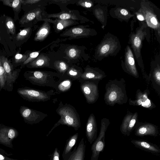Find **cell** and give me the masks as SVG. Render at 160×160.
<instances>
[{
    "label": "cell",
    "instance_id": "26",
    "mask_svg": "<svg viewBox=\"0 0 160 160\" xmlns=\"http://www.w3.org/2000/svg\"><path fill=\"white\" fill-rule=\"evenodd\" d=\"M60 151L56 147L50 156V160H60Z\"/></svg>",
    "mask_w": 160,
    "mask_h": 160
},
{
    "label": "cell",
    "instance_id": "41",
    "mask_svg": "<svg viewBox=\"0 0 160 160\" xmlns=\"http://www.w3.org/2000/svg\"><path fill=\"white\" fill-rule=\"evenodd\" d=\"M1 62V56L0 55V64Z\"/></svg>",
    "mask_w": 160,
    "mask_h": 160
},
{
    "label": "cell",
    "instance_id": "3",
    "mask_svg": "<svg viewBox=\"0 0 160 160\" xmlns=\"http://www.w3.org/2000/svg\"><path fill=\"white\" fill-rule=\"evenodd\" d=\"M17 92L24 99L31 102L47 101L56 94L52 89L46 92L28 87L18 88Z\"/></svg>",
    "mask_w": 160,
    "mask_h": 160
},
{
    "label": "cell",
    "instance_id": "7",
    "mask_svg": "<svg viewBox=\"0 0 160 160\" xmlns=\"http://www.w3.org/2000/svg\"><path fill=\"white\" fill-rule=\"evenodd\" d=\"M107 126L102 124L98 138L93 142L91 146L92 154L90 160H98L100 152L105 146V132Z\"/></svg>",
    "mask_w": 160,
    "mask_h": 160
},
{
    "label": "cell",
    "instance_id": "30",
    "mask_svg": "<svg viewBox=\"0 0 160 160\" xmlns=\"http://www.w3.org/2000/svg\"><path fill=\"white\" fill-rule=\"evenodd\" d=\"M117 95L115 91L111 92L108 97L109 100L111 102L114 101L117 98Z\"/></svg>",
    "mask_w": 160,
    "mask_h": 160
},
{
    "label": "cell",
    "instance_id": "18",
    "mask_svg": "<svg viewBox=\"0 0 160 160\" xmlns=\"http://www.w3.org/2000/svg\"><path fill=\"white\" fill-rule=\"evenodd\" d=\"M7 76L2 66V61L0 64V89L3 88L6 85Z\"/></svg>",
    "mask_w": 160,
    "mask_h": 160
},
{
    "label": "cell",
    "instance_id": "25",
    "mask_svg": "<svg viewBox=\"0 0 160 160\" xmlns=\"http://www.w3.org/2000/svg\"><path fill=\"white\" fill-rule=\"evenodd\" d=\"M48 30L45 28H43L40 30L37 34L36 38L40 39L45 37L48 33Z\"/></svg>",
    "mask_w": 160,
    "mask_h": 160
},
{
    "label": "cell",
    "instance_id": "21",
    "mask_svg": "<svg viewBox=\"0 0 160 160\" xmlns=\"http://www.w3.org/2000/svg\"><path fill=\"white\" fill-rule=\"evenodd\" d=\"M30 30V28H25L21 30L16 36V40L19 41L24 39L29 33Z\"/></svg>",
    "mask_w": 160,
    "mask_h": 160
},
{
    "label": "cell",
    "instance_id": "17",
    "mask_svg": "<svg viewBox=\"0 0 160 160\" xmlns=\"http://www.w3.org/2000/svg\"><path fill=\"white\" fill-rule=\"evenodd\" d=\"M5 24L8 32L14 35L15 32V25L13 19L10 17H7Z\"/></svg>",
    "mask_w": 160,
    "mask_h": 160
},
{
    "label": "cell",
    "instance_id": "5",
    "mask_svg": "<svg viewBox=\"0 0 160 160\" xmlns=\"http://www.w3.org/2000/svg\"><path fill=\"white\" fill-rule=\"evenodd\" d=\"M79 81L80 83V88L84 95L86 102L89 104L95 101L97 96L96 85L94 80H84L82 78Z\"/></svg>",
    "mask_w": 160,
    "mask_h": 160
},
{
    "label": "cell",
    "instance_id": "33",
    "mask_svg": "<svg viewBox=\"0 0 160 160\" xmlns=\"http://www.w3.org/2000/svg\"><path fill=\"white\" fill-rule=\"evenodd\" d=\"M72 32L74 34H80L82 32L83 30L80 28H75L72 29Z\"/></svg>",
    "mask_w": 160,
    "mask_h": 160
},
{
    "label": "cell",
    "instance_id": "19",
    "mask_svg": "<svg viewBox=\"0 0 160 160\" xmlns=\"http://www.w3.org/2000/svg\"><path fill=\"white\" fill-rule=\"evenodd\" d=\"M142 35L137 33L134 37L132 41V45L134 49L139 50L141 45Z\"/></svg>",
    "mask_w": 160,
    "mask_h": 160
},
{
    "label": "cell",
    "instance_id": "39",
    "mask_svg": "<svg viewBox=\"0 0 160 160\" xmlns=\"http://www.w3.org/2000/svg\"><path fill=\"white\" fill-rule=\"evenodd\" d=\"M137 18L140 21H143L144 20V18L143 16L139 14L137 15Z\"/></svg>",
    "mask_w": 160,
    "mask_h": 160
},
{
    "label": "cell",
    "instance_id": "24",
    "mask_svg": "<svg viewBox=\"0 0 160 160\" xmlns=\"http://www.w3.org/2000/svg\"><path fill=\"white\" fill-rule=\"evenodd\" d=\"M112 46L110 43H106L103 44L101 48L100 52L102 54H105L110 51L111 49Z\"/></svg>",
    "mask_w": 160,
    "mask_h": 160
},
{
    "label": "cell",
    "instance_id": "20",
    "mask_svg": "<svg viewBox=\"0 0 160 160\" xmlns=\"http://www.w3.org/2000/svg\"><path fill=\"white\" fill-rule=\"evenodd\" d=\"M36 17V14L34 12L27 13L24 15L20 20L19 22L20 24H23L25 23L33 20Z\"/></svg>",
    "mask_w": 160,
    "mask_h": 160
},
{
    "label": "cell",
    "instance_id": "35",
    "mask_svg": "<svg viewBox=\"0 0 160 160\" xmlns=\"http://www.w3.org/2000/svg\"><path fill=\"white\" fill-rule=\"evenodd\" d=\"M13 1L11 0H4L1 1L3 2V4L4 5L12 8Z\"/></svg>",
    "mask_w": 160,
    "mask_h": 160
},
{
    "label": "cell",
    "instance_id": "11",
    "mask_svg": "<svg viewBox=\"0 0 160 160\" xmlns=\"http://www.w3.org/2000/svg\"><path fill=\"white\" fill-rule=\"evenodd\" d=\"M131 142L136 147L147 152L154 153L160 152V149L157 146L146 141L134 140H132Z\"/></svg>",
    "mask_w": 160,
    "mask_h": 160
},
{
    "label": "cell",
    "instance_id": "40",
    "mask_svg": "<svg viewBox=\"0 0 160 160\" xmlns=\"http://www.w3.org/2000/svg\"><path fill=\"white\" fill-rule=\"evenodd\" d=\"M85 5L87 8H90L91 6V4L89 2H85Z\"/></svg>",
    "mask_w": 160,
    "mask_h": 160
},
{
    "label": "cell",
    "instance_id": "34",
    "mask_svg": "<svg viewBox=\"0 0 160 160\" xmlns=\"http://www.w3.org/2000/svg\"><path fill=\"white\" fill-rule=\"evenodd\" d=\"M68 53L71 57L74 58L76 56L77 52L75 49L71 48L69 50Z\"/></svg>",
    "mask_w": 160,
    "mask_h": 160
},
{
    "label": "cell",
    "instance_id": "23",
    "mask_svg": "<svg viewBox=\"0 0 160 160\" xmlns=\"http://www.w3.org/2000/svg\"><path fill=\"white\" fill-rule=\"evenodd\" d=\"M12 154H8L4 150L0 148V160H20L16 159H14L10 158L8 157L12 155Z\"/></svg>",
    "mask_w": 160,
    "mask_h": 160
},
{
    "label": "cell",
    "instance_id": "42",
    "mask_svg": "<svg viewBox=\"0 0 160 160\" xmlns=\"http://www.w3.org/2000/svg\"><path fill=\"white\" fill-rule=\"evenodd\" d=\"M111 160H113V159H111Z\"/></svg>",
    "mask_w": 160,
    "mask_h": 160
},
{
    "label": "cell",
    "instance_id": "13",
    "mask_svg": "<svg viewBox=\"0 0 160 160\" xmlns=\"http://www.w3.org/2000/svg\"><path fill=\"white\" fill-rule=\"evenodd\" d=\"M136 135L139 136L150 135L155 136L158 135L156 128L151 125H145L139 128L136 130Z\"/></svg>",
    "mask_w": 160,
    "mask_h": 160
},
{
    "label": "cell",
    "instance_id": "14",
    "mask_svg": "<svg viewBox=\"0 0 160 160\" xmlns=\"http://www.w3.org/2000/svg\"><path fill=\"white\" fill-rule=\"evenodd\" d=\"M78 137V133H76L67 140L62 155L63 159L72 151L77 142Z\"/></svg>",
    "mask_w": 160,
    "mask_h": 160
},
{
    "label": "cell",
    "instance_id": "6",
    "mask_svg": "<svg viewBox=\"0 0 160 160\" xmlns=\"http://www.w3.org/2000/svg\"><path fill=\"white\" fill-rule=\"evenodd\" d=\"M15 128L4 125H0V144L12 149L13 148L12 141L18 136Z\"/></svg>",
    "mask_w": 160,
    "mask_h": 160
},
{
    "label": "cell",
    "instance_id": "1",
    "mask_svg": "<svg viewBox=\"0 0 160 160\" xmlns=\"http://www.w3.org/2000/svg\"><path fill=\"white\" fill-rule=\"evenodd\" d=\"M56 111L60 118L47 134V137L56 128L60 125L72 127L76 131L80 128L81 126L80 116L76 109L72 105L67 103L64 104L62 101H60Z\"/></svg>",
    "mask_w": 160,
    "mask_h": 160
},
{
    "label": "cell",
    "instance_id": "38",
    "mask_svg": "<svg viewBox=\"0 0 160 160\" xmlns=\"http://www.w3.org/2000/svg\"><path fill=\"white\" fill-rule=\"evenodd\" d=\"M155 77L158 80V81L159 82L160 81V72L158 71L155 73Z\"/></svg>",
    "mask_w": 160,
    "mask_h": 160
},
{
    "label": "cell",
    "instance_id": "16",
    "mask_svg": "<svg viewBox=\"0 0 160 160\" xmlns=\"http://www.w3.org/2000/svg\"><path fill=\"white\" fill-rule=\"evenodd\" d=\"M82 72L74 68H71L68 70L65 75L72 78L73 81L75 80H79L81 79L82 74Z\"/></svg>",
    "mask_w": 160,
    "mask_h": 160
},
{
    "label": "cell",
    "instance_id": "9",
    "mask_svg": "<svg viewBox=\"0 0 160 160\" xmlns=\"http://www.w3.org/2000/svg\"><path fill=\"white\" fill-rule=\"evenodd\" d=\"M86 147L83 138L78 146H76L72 151L63 158V160H85Z\"/></svg>",
    "mask_w": 160,
    "mask_h": 160
},
{
    "label": "cell",
    "instance_id": "2",
    "mask_svg": "<svg viewBox=\"0 0 160 160\" xmlns=\"http://www.w3.org/2000/svg\"><path fill=\"white\" fill-rule=\"evenodd\" d=\"M63 76L58 73L39 71H27L24 74L25 79L33 85L54 89L62 79Z\"/></svg>",
    "mask_w": 160,
    "mask_h": 160
},
{
    "label": "cell",
    "instance_id": "12",
    "mask_svg": "<svg viewBox=\"0 0 160 160\" xmlns=\"http://www.w3.org/2000/svg\"><path fill=\"white\" fill-rule=\"evenodd\" d=\"M73 81L72 78L66 75H63L62 79L55 89L56 94H59L68 91L71 88Z\"/></svg>",
    "mask_w": 160,
    "mask_h": 160
},
{
    "label": "cell",
    "instance_id": "32",
    "mask_svg": "<svg viewBox=\"0 0 160 160\" xmlns=\"http://www.w3.org/2000/svg\"><path fill=\"white\" fill-rule=\"evenodd\" d=\"M71 17L70 15L67 13H64L61 14L59 18L62 20H64L69 19Z\"/></svg>",
    "mask_w": 160,
    "mask_h": 160
},
{
    "label": "cell",
    "instance_id": "15",
    "mask_svg": "<svg viewBox=\"0 0 160 160\" xmlns=\"http://www.w3.org/2000/svg\"><path fill=\"white\" fill-rule=\"evenodd\" d=\"M125 62L126 65L130 70L133 71H136L135 61L132 52L128 46L125 55Z\"/></svg>",
    "mask_w": 160,
    "mask_h": 160
},
{
    "label": "cell",
    "instance_id": "28",
    "mask_svg": "<svg viewBox=\"0 0 160 160\" xmlns=\"http://www.w3.org/2000/svg\"><path fill=\"white\" fill-rule=\"evenodd\" d=\"M21 0H13L12 8L15 11H18L21 8Z\"/></svg>",
    "mask_w": 160,
    "mask_h": 160
},
{
    "label": "cell",
    "instance_id": "22",
    "mask_svg": "<svg viewBox=\"0 0 160 160\" xmlns=\"http://www.w3.org/2000/svg\"><path fill=\"white\" fill-rule=\"evenodd\" d=\"M28 55L17 53L14 57V62L16 64L23 62L28 58Z\"/></svg>",
    "mask_w": 160,
    "mask_h": 160
},
{
    "label": "cell",
    "instance_id": "4",
    "mask_svg": "<svg viewBox=\"0 0 160 160\" xmlns=\"http://www.w3.org/2000/svg\"><path fill=\"white\" fill-rule=\"evenodd\" d=\"M19 112L24 122L31 125L39 123L48 116L47 114L24 106L20 107Z\"/></svg>",
    "mask_w": 160,
    "mask_h": 160
},
{
    "label": "cell",
    "instance_id": "31",
    "mask_svg": "<svg viewBox=\"0 0 160 160\" xmlns=\"http://www.w3.org/2000/svg\"><path fill=\"white\" fill-rule=\"evenodd\" d=\"M40 1L38 0H21L22 3L24 4H32L37 3Z\"/></svg>",
    "mask_w": 160,
    "mask_h": 160
},
{
    "label": "cell",
    "instance_id": "29",
    "mask_svg": "<svg viewBox=\"0 0 160 160\" xmlns=\"http://www.w3.org/2000/svg\"><path fill=\"white\" fill-rule=\"evenodd\" d=\"M147 17L149 18L148 19H147L148 22H150L151 24L153 25L154 26H157V25L158 24V22L156 18L154 17L150 16V17Z\"/></svg>",
    "mask_w": 160,
    "mask_h": 160
},
{
    "label": "cell",
    "instance_id": "37",
    "mask_svg": "<svg viewBox=\"0 0 160 160\" xmlns=\"http://www.w3.org/2000/svg\"><path fill=\"white\" fill-rule=\"evenodd\" d=\"M121 13L123 15L126 16L128 14V12L125 9H122L120 11Z\"/></svg>",
    "mask_w": 160,
    "mask_h": 160
},
{
    "label": "cell",
    "instance_id": "8",
    "mask_svg": "<svg viewBox=\"0 0 160 160\" xmlns=\"http://www.w3.org/2000/svg\"><path fill=\"white\" fill-rule=\"evenodd\" d=\"M1 58L2 66L7 74L6 85L12 88L13 83L18 77L19 72L14 70L12 66L6 57L2 56Z\"/></svg>",
    "mask_w": 160,
    "mask_h": 160
},
{
    "label": "cell",
    "instance_id": "27",
    "mask_svg": "<svg viewBox=\"0 0 160 160\" xmlns=\"http://www.w3.org/2000/svg\"><path fill=\"white\" fill-rule=\"evenodd\" d=\"M39 53V52H35L31 53L30 54L29 57L23 62V65H25L32 61L34 58H35L38 56Z\"/></svg>",
    "mask_w": 160,
    "mask_h": 160
},
{
    "label": "cell",
    "instance_id": "36",
    "mask_svg": "<svg viewBox=\"0 0 160 160\" xmlns=\"http://www.w3.org/2000/svg\"><path fill=\"white\" fill-rule=\"evenodd\" d=\"M57 27L58 29L62 30L63 28L64 25L62 23L59 22L57 24Z\"/></svg>",
    "mask_w": 160,
    "mask_h": 160
},
{
    "label": "cell",
    "instance_id": "10",
    "mask_svg": "<svg viewBox=\"0 0 160 160\" xmlns=\"http://www.w3.org/2000/svg\"><path fill=\"white\" fill-rule=\"evenodd\" d=\"M97 128L94 115L91 114L86 126V135L89 142L91 144L97 138Z\"/></svg>",
    "mask_w": 160,
    "mask_h": 160
}]
</instances>
